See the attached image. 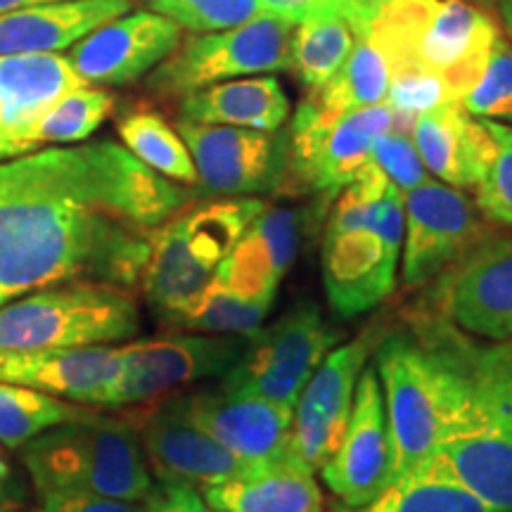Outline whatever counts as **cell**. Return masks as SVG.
<instances>
[{"instance_id": "7402d4cb", "label": "cell", "mask_w": 512, "mask_h": 512, "mask_svg": "<svg viewBox=\"0 0 512 512\" xmlns=\"http://www.w3.org/2000/svg\"><path fill=\"white\" fill-rule=\"evenodd\" d=\"M117 373L119 347L110 344L0 351V382L22 384L88 408H102Z\"/></svg>"}, {"instance_id": "7c38bea8", "label": "cell", "mask_w": 512, "mask_h": 512, "mask_svg": "<svg viewBox=\"0 0 512 512\" xmlns=\"http://www.w3.org/2000/svg\"><path fill=\"white\" fill-rule=\"evenodd\" d=\"M413 328L444 351L460 377L463 408L453 434H479L512 446V339L472 337L439 313L413 320Z\"/></svg>"}, {"instance_id": "cb8c5ba5", "label": "cell", "mask_w": 512, "mask_h": 512, "mask_svg": "<svg viewBox=\"0 0 512 512\" xmlns=\"http://www.w3.org/2000/svg\"><path fill=\"white\" fill-rule=\"evenodd\" d=\"M498 34L496 19L479 5L441 0L415 50V64L439 74L453 98L463 100L482 74Z\"/></svg>"}, {"instance_id": "4316f807", "label": "cell", "mask_w": 512, "mask_h": 512, "mask_svg": "<svg viewBox=\"0 0 512 512\" xmlns=\"http://www.w3.org/2000/svg\"><path fill=\"white\" fill-rule=\"evenodd\" d=\"M178 119L278 131L290 119V100L283 83L275 76H247L211 83L207 88L183 95Z\"/></svg>"}, {"instance_id": "4dcf8cb0", "label": "cell", "mask_w": 512, "mask_h": 512, "mask_svg": "<svg viewBox=\"0 0 512 512\" xmlns=\"http://www.w3.org/2000/svg\"><path fill=\"white\" fill-rule=\"evenodd\" d=\"M347 15H316L292 31L290 69L309 91H318L339 72L356 43Z\"/></svg>"}, {"instance_id": "d6986e66", "label": "cell", "mask_w": 512, "mask_h": 512, "mask_svg": "<svg viewBox=\"0 0 512 512\" xmlns=\"http://www.w3.org/2000/svg\"><path fill=\"white\" fill-rule=\"evenodd\" d=\"M392 451L382 384L375 368H363L356 384L354 411L337 453L320 467V477L347 508L373 503L389 484Z\"/></svg>"}, {"instance_id": "7dc6e473", "label": "cell", "mask_w": 512, "mask_h": 512, "mask_svg": "<svg viewBox=\"0 0 512 512\" xmlns=\"http://www.w3.org/2000/svg\"><path fill=\"white\" fill-rule=\"evenodd\" d=\"M50 3H62V0H0V12L36 8V5H50Z\"/></svg>"}, {"instance_id": "ab89813d", "label": "cell", "mask_w": 512, "mask_h": 512, "mask_svg": "<svg viewBox=\"0 0 512 512\" xmlns=\"http://www.w3.org/2000/svg\"><path fill=\"white\" fill-rule=\"evenodd\" d=\"M496 152L489 169L477 183V209L486 221L512 228V126L484 119Z\"/></svg>"}, {"instance_id": "ac0fdd59", "label": "cell", "mask_w": 512, "mask_h": 512, "mask_svg": "<svg viewBox=\"0 0 512 512\" xmlns=\"http://www.w3.org/2000/svg\"><path fill=\"white\" fill-rule=\"evenodd\" d=\"M176 401L197 427L211 434L245 465L297 463L292 456V408L259 396L228 392L221 384L176 396Z\"/></svg>"}, {"instance_id": "6da1fadb", "label": "cell", "mask_w": 512, "mask_h": 512, "mask_svg": "<svg viewBox=\"0 0 512 512\" xmlns=\"http://www.w3.org/2000/svg\"><path fill=\"white\" fill-rule=\"evenodd\" d=\"M152 233V230H150ZM150 233L102 207L86 147L0 162V306L41 287L140 283Z\"/></svg>"}, {"instance_id": "ba28073f", "label": "cell", "mask_w": 512, "mask_h": 512, "mask_svg": "<svg viewBox=\"0 0 512 512\" xmlns=\"http://www.w3.org/2000/svg\"><path fill=\"white\" fill-rule=\"evenodd\" d=\"M339 339V330L330 328L316 304L299 302L247 337L245 351L219 384L228 392L259 396L294 411L306 382Z\"/></svg>"}, {"instance_id": "d6a6232c", "label": "cell", "mask_w": 512, "mask_h": 512, "mask_svg": "<svg viewBox=\"0 0 512 512\" xmlns=\"http://www.w3.org/2000/svg\"><path fill=\"white\" fill-rule=\"evenodd\" d=\"M91 408L64 401L60 396L0 382V446L22 451L38 434L53 430L64 422L79 420Z\"/></svg>"}, {"instance_id": "5b68a950", "label": "cell", "mask_w": 512, "mask_h": 512, "mask_svg": "<svg viewBox=\"0 0 512 512\" xmlns=\"http://www.w3.org/2000/svg\"><path fill=\"white\" fill-rule=\"evenodd\" d=\"M264 207L266 202L256 197H223L183 207L152 230L150 256L140 275L147 304L174 325Z\"/></svg>"}, {"instance_id": "f546056e", "label": "cell", "mask_w": 512, "mask_h": 512, "mask_svg": "<svg viewBox=\"0 0 512 512\" xmlns=\"http://www.w3.org/2000/svg\"><path fill=\"white\" fill-rule=\"evenodd\" d=\"M389 81H392V64L382 55V50L370 38H356L339 72L318 91H311L309 98L325 114L342 117L347 112L387 100Z\"/></svg>"}, {"instance_id": "681fc988", "label": "cell", "mask_w": 512, "mask_h": 512, "mask_svg": "<svg viewBox=\"0 0 512 512\" xmlns=\"http://www.w3.org/2000/svg\"><path fill=\"white\" fill-rule=\"evenodd\" d=\"M12 510V503H10V498L5 496V491L0 489V512H10Z\"/></svg>"}, {"instance_id": "277c9868", "label": "cell", "mask_w": 512, "mask_h": 512, "mask_svg": "<svg viewBox=\"0 0 512 512\" xmlns=\"http://www.w3.org/2000/svg\"><path fill=\"white\" fill-rule=\"evenodd\" d=\"M22 463L38 494L86 491L145 501L155 489L136 427L93 411L31 439Z\"/></svg>"}, {"instance_id": "60d3db41", "label": "cell", "mask_w": 512, "mask_h": 512, "mask_svg": "<svg viewBox=\"0 0 512 512\" xmlns=\"http://www.w3.org/2000/svg\"><path fill=\"white\" fill-rule=\"evenodd\" d=\"M150 5L192 34L235 27L266 12L259 0H150Z\"/></svg>"}, {"instance_id": "8fae6325", "label": "cell", "mask_w": 512, "mask_h": 512, "mask_svg": "<svg viewBox=\"0 0 512 512\" xmlns=\"http://www.w3.org/2000/svg\"><path fill=\"white\" fill-rule=\"evenodd\" d=\"M202 195L249 197L278 192L290 178V133L176 121Z\"/></svg>"}, {"instance_id": "f6af8a7d", "label": "cell", "mask_w": 512, "mask_h": 512, "mask_svg": "<svg viewBox=\"0 0 512 512\" xmlns=\"http://www.w3.org/2000/svg\"><path fill=\"white\" fill-rule=\"evenodd\" d=\"M261 8L299 24L316 15H347V0H259Z\"/></svg>"}, {"instance_id": "4fadbf2b", "label": "cell", "mask_w": 512, "mask_h": 512, "mask_svg": "<svg viewBox=\"0 0 512 512\" xmlns=\"http://www.w3.org/2000/svg\"><path fill=\"white\" fill-rule=\"evenodd\" d=\"M484 238L477 204L463 190L427 178L403 195V285L434 283L453 261Z\"/></svg>"}, {"instance_id": "b9f144b4", "label": "cell", "mask_w": 512, "mask_h": 512, "mask_svg": "<svg viewBox=\"0 0 512 512\" xmlns=\"http://www.w3.org/2000/svg\"><path fill=\"white\" fill-rule=\"evenodd\" d=\"M370 159L380 166L382 174L387 176L403 195L427 181L425 164H422L418 150H415L411 133L406 131L389 128L387 133H382V136L373 143Z\"/></svg>"}, {"instance_id": "1f68e13d", "label": "cell", "mask_w": 512, "mask_h": 512, "mask_svg": "<svg viewBox=\"0 0 512 512\" xmlns=\"http://www.w3.org/2000/svg\"><path fill=\"white\" fill-rule=\"evenodd\" d=\"M119 138L140 162L181 185H197L188 145L174 126L155 110H131L119 119Z\"/></svg>"}, {"instance_id": "f907efd6", "label": "cell", "mask_w": 512, "mask_h": 512, "mask_svg": "<svg viewBox=\"0 0 512 512\" xmlns=\"http://www.w3.org/2000/svg\"><path fill=\"white\" fill-rule=\"evenodd\" d=\"M475 3H494V0H475Z\"/></svg>"}, {"instance_id": "3957f363", "label": "cell", "mask_w": 512, "mask_h": 512, "mask_svg": "<svg viewBox=\"0 0 512 512\" xmlns=\"http://www.w3.org/2000/svg\"><path fill=\"white\" fill-rule=\"evenodd\" d=\"M373 368L384 387L392 482L456 432L463 387L444 351L415 328L389 332L377 344Z\"/></svg>"}, {"instance_id": "e0dca14e", "label": "cell", "mask_w": 512, "mask_h": 512, "mask_svg": "<svg viewBox=\"0 0 512 512\" xmlns=\"http://www.w3.org/2000/svg\"><path fill=\"white\" fill-rule=\"evenodd\" d=\"M330 200L320 197L311 207H266L254 216L216 278L249 299L275 302L280 280L290 271L309 233L328 216Z\"/></svg>"}, {"instance_id": "7bdbcfd3", "label": "cell", "mask_w": 512, "mask_h": 512, "mask_svg": "<svg viewBox=\"0 0 512 512\" xmlns=\"http://www.w3.org/2000/svg\"><path fill=\"white\" fill-rule=\"evenodd\" d=\"M38 512H150L145 501H126L86 491H48L41 494Z\"/></svg>"}, {"instance_id": "83f0119b", "label": "cell", "mask_w": 512, "mask_h": 512, "mask_svg": "<svg viewBox=\"0 0 512 512\" xmlns=\"http://www.w3.org/2000/svg\"><path fill=\"white\" fill-rule=\"evenodd\" d=\"M418 467L460 484L498 512H512V446L479 434H451Z\"/></svg>"}, {"instance_id": "44dd1931", "label": "cell", "mask_w": 512, "mask_h": 512, "mask_svg": "<svg viewBox=\"0 0 512 512\" xmlns=\"http://www.w3.org/2000/svg\"><path fill=\"white\" fill-rule=\"evenodd\" d=\"M102 207L119 221L140 230H155L192 202V190L140 162L112 140L86 143Z\"/></svg>"}, {"instance_id": "9c48e42d", "label": "cell", "mask_w": 512, "mask_h": 512, "mask_svg": "<svg viewBox=\"0 0 512 512\" xmlns=\"http://www.w3.org/2000/svg\"><path fill=\"white\" fill-rule=\"evenodd\" d=\"M394 126L387 102L347 112L325 114L306 98L290 121V178L318 197H335L370 162L373 143Z\"/></svg>"}, {"instance_id": "f1b7e54d", "label": "cell", "mask_w": 512, "mask_h": 512, "mask_svg": "<svg viewBox=\"0 0 512 512\" xmlns=\"http://www.w3.org/2000/svg\"><path fill=\"white\" fill-rule=\"evenodd\" d=\"M200 491L219 512H323L316 477L297 463L252 467Z\"/></svg>"}, {"instance_id": "836d02e7", "label": "cell", "mask_w": 512, "mask_h": 512, "mask_svg": "<svg viewBox=\"0 0 512 512\" xmlns=\"http://www.w3.org/2000/svg\"><path fill=\"white\" fill-rule=\"evenodd\" d=\"M351 512H498L451 479L415 470L396 477L373 503Z\"/></svg>"}, {"instance_id": "52a82bcc", "label": "cell", "mask_w": 512, "mask_h": 512, "mask_svg": "<svg viewBox=\"0 0 512 512\" xmlns=\"http://www.w3.org/2000/svg\"><path fill=\"white\" fill-rule=\"evenodd\" d=\"M294 24L261 12L235 27L195 34L147 76L152 93L183 98L211 83L290 69Z\"/></svg>"}, {"instance_id": "30bf717a", "label": "cell", "mask_w": 512, "mask_h": 512, "mask_svg": "<svg viewBox=\"0 0 512 512\" xmlns=\"http://www.w3.org/2000/svg\"><path fill=\"white\" fill-rule=\"evenodd\" d=\"M245 344L247 337L202 332L128 342L119 347V373L102 408L136 406L162 399L185 384L223 377L242 356Z\"/></svg>"}, {"instance_id": "ee69618b", "label": "cell", "mask_w": 512, "mask_h": 512, "mask_svg": "<svg viewBox=\"0 0 512 512\" xmlns=\"http://www.w3.org/2000/svg\"><path fill=\"white\" fill-rule=\"evenodd\" d=\"M147 508L150 512H219L207 503L197 486L162 479H157L155 489L147 496Z\"/></svg>"}, {"instance_id": "bcb514c9", "label": "cell", "mask_w": 512, "mask_h": 512, "mask_svg": "<svg viewBox=\"0 0 512 512\" xmlns=\"http://www.w3.org/2000/svg\"><path fill=\"white\" fill-rule=\"evenodd\" d=\"M387 0H347V19L354 27L358 38H366L370 19L375 17V12L382 8Z\"/></svg>"}, {"instance_id": "484cf974", "label": "cell", "mask_w": 512, "mask_h": 512, "mask_svg": "<svg viewBox=\"0 0 512 512\" xmlns=\"http://www.w3.org/2000/svg\"><path fill=\"white\" fill-rule=\"evenodd\" d=\"M128 10L131 0H62L0 12V57L62 53Z\"/></svg>"}, {"instance_id": "74e56055", "label": "cell", "mask_w": 512, "mask_h": 512, "mask_svg": "<svg viewBox=\"0 0 512 512\" xmlns=\"http://www.w3.org/2000/svg\"><path fill=\"white\" fill-rule=\"evenodd\" d=\"M456 100L453 98L451 88L439 74L430 72V69L420 67V64H406L392 72V81H389L387 91V105L394 112V126L396 131L411 133L413 121L420 117L422 112H430L434 107L444 105V102Z\"/></svg>"}, {"instance_id": "5bb4252c", "label": "cell", "mask_w": 512, "mask_h": 512, "mask_svg": "<svg viewBox=\"0 0 512 512\" xmlns=\"http://www.w3.org/2000/svg\"><path fill=\"white\" fill-rule=\"evenodd\" d=\"M437 313L479 339H512V235L484 238L434 280Z\"/></svg>"}, {"instance_id": "9a60e30c", "label": "cell", "mask_w": 512, "mask_h": 512, "mask_svg": "<svg viewBox=\"0 0 512 512\" xmlns=\"http://www.w3.org/2000/svg\"><path fill=\"white\" fill-rule=\"evenodd\" d=\"M370 347V332L335 347L299 394L292 420V456L313 475L335 456L347 434L356 384L366 368Z\"/></svg>"}, {"instance_id": "2e32d148", "label": "cell", "mask_w": 512, "mask_h": 512, "mask_svg": "<svg viewBox=\"0 0 512 512\" xmlns=\"http://www.w3.org/2000/svg\"><path fill=\"white\" fill-rule=\"evenodd\" d=\"M183 29L155 10L110 19L76 41L64 55L83 83L100 88L131 86L181 46Z\"/></svg>"}, {"instance_id": "f35d334b", "label": "cell", "mask_w": 512, "mask_h": 512, "mask_svg": "<svg viewBox=\"0 0 512 512\" xmlns=\"http://www.w3.org/2000/svg\"><path fill=\"white\" fill-rule=\"evenodd\" d=\"M460 102L477 119L512 121V43L508 38L496 36L482 74Z\"/></svg>"}, {"instance_id": "603a6c76", "label": "cell", "mask_w": 512, "mask_h": 512, "mask_svg": "<svg viewBox=\"0 0 512 512\" xmlns=\"http://www.w3.org/2000/svg\"><path fill=\"white\" fill-rule=\"evenodd\" d=\"M83 83L62 53L0 57V162L34 152L31 128L48 105Z\"/></svg>"}, {"instance_id": "c3c4849f", "label": "cell", "mask_w": 512, "mask_h": 512, "mask_svg": "<svg viewBox=\"0 0 512 512\" xmlns=\"http://www.w3.org/2000/svg\"><path fill=\"white\" fill-rule=\"evenodd\" d=\"M498 3V12H501V19L508 29V34L512 38V0H496Z\"/></svg>"}, {"instance_id": "d590c367", "label": "cell", "mask_w": 512, "mask_h": 512, "mask_svg": "<svg viewBox=\"0 0 512 512\" xmlns=\"http://www.w3.org/2000/svg\"><path fill=\"white\" fill-rule=\"evenodd\" d=\"M271 306L273 302L242 297L214 275L211 283L185 306L174 325L188 332H202V335L249 337L264 325Z\"/></svg>"}, {"instance_id": "e575fe53", "label": "cell", "mask_w": 512, "mask_h": 512, "mask_svg": "<svg viewBox=\"0 0 512 512\" xmlns=\"http://www.w3.org/2000/svg\"><path fill=\"white\" fill-rule=\"evenodd\" d=\"M114 110V95L100 86H79L43 110L31 128L36 150L83 143L105 124Z\"/></svg>"}, {"instance_id": "8d00e7d4", "label": "cell", "mask_w": 512, "mask_h": 512, "mask_svg": "<svg viewBox=\"0 0 512 512\" xmlns=\"http://www.w3.org/2000/svg\"><path fill=\"white\" fill-rule=\"evenodd\" d=\"M441 0H387L370 19L366 38L382 50L392 72L415 64V50Z\"/></svg>"}, {"instance_id": "8992f818", "label": "cell", "mask_w": 512, "mask_h": 512, "mask_svg": "<svg viewBox=\"0 0 512 512\" xmlns=\"http://www.w3.org/2000/svg\"><path fill=\"white\" fill-rule=\"evenodd\" d=\"M140 330L126 290L91 280L41 287L0 306V351L117 344Z\"/></svg>"}, {"instance_id": "7a4b0ae2", "label": "cell", "mask_w": 512, "mask_h": 512, "mask_svg": "<svg viewBox=\"0 0 512 512\" xmlns=\"http://www.w3.org/2000/svg\"><path fill=\"white\" fill-rule=\"evenodd\" d=\"M403 247V192L373 159L328 209L323 285L339 318L382 304L396 287Z\"/></svg>"}, {"instance_id": "d4e9b609", "label": "cell", "mask_w": 512, "mask_h": 512, "mask_svg": "<svg viewBox=\"0 0 512 512\" xmlns=\"http://www.w3.org/2000/svg\"><path fill=\"white\" fill-rule=\"evenodd\" d=\"M411 138L425 169L458 190L477 188L496 152L484 119L472 117L460 100L422 112Z\"/></svg>"}, {"instance_id": "ffe728a7", "label": "cell", "mask_w": 512, "mask_h": 512, "mask_svg": "<svg viewBox=\"0 0 512 512\" xmlns=\"http://www.w3.org/2000/svg\"><path fill=\"white\" fill-rule=\"evenodd\" d=\"M138 437L150 470L162 482H183L204 489L252 470L197 427L176 399H166L152 408L143 418Z\"/></svg>"}]
</instances>
